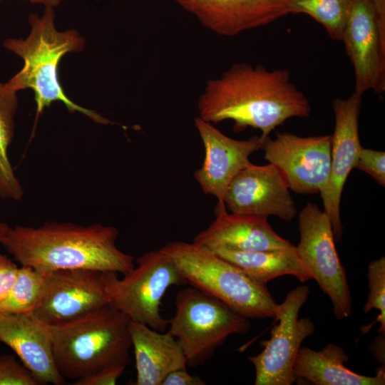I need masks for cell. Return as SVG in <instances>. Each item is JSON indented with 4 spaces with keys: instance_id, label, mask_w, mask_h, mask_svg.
Here are the masks:
<instances>
[{
    "instance_id": "1",
    "label": "cell",
    "mask_w": 385,
    "mask_h": 385,
    "mask_svg": "<svg viewBox=\"0 0 385 385\" xmlns=\"http://www.w3.org/2000/svg\"><path fill=\"white\" fill-rule=\"evenodd\" d=\"M197 110L210 123L232 120L236 132L258 129L263 140L288 119L309 116L311 106L288 70L237 63L207 82Z\"/></svg>"
},
{
    "instance_id": "2",
    "label": "cell",
    "mask_w": 385,
    "mask_h": 385,
    "mask_svg": "<svg viewBox=\"0 0 385 385\" xmlns=\"http://www.w3.org/2000/svg\"><path fill=\"white\" fill-rule=\"evenodd\" d=\"M118 235L112 226L51 222L10 227L1 245L21 266L43 273L86 269L124 274L134 267V257L117 247Z\"/></svg>"
},
{
    "instance_id": "3",
    "label": "cell",
    "mask_w": 385,
    "mask_h": 385,
    "mask_svg": "<svg viewBox=\"0 0 385 385\" xmlns=\"http://www.w3.org/2000/svg\"><path fill=\"white\" fill-rule=\"evenodd\" d=\"M130 319L110 304L75 320L46 325L56 368L74 381L114 366H127Z\"/></svg>"
},
{
    "instance_id": "4",
    "label": "cell",
    "mask_w": 385,
    "mask_h": 385,
    "mask_svg": "<svg viewBox=\"0 0 385 385\" xmlns=\"http://www.w3.org/2000/svg\"><path fill=\"white\" fill-rule=\"evenodd\" d=\"M52 8L46 6L41 17L36 14L29 16L31 30L25 40L8 38L4 41V47L24 61L23 68L5 85L16 92L27 88L34 91L36 120L53 102L61 101L70 112H79L98 123H111L95 111L76 104L63 92L58 79V63L67 53L81 51L84 41L76 31L61 32L56 30Z\"/></svg>"
},
{
    "instance_id": "5",
    "label": "cell",
    "mask_w": 385,
    "mask_h": 385,
    "mask_svg": "<svg viewBox=\"0 0 385 385\" xmlns=\"http://www.w3.org/2000/svg\"><path fill=\"white\" fill-rule=\"evenodd\" d=\"M177 267L186 282L219 299L250 319H276L279 311L266 284L250 277L212 250L173 241L159 250Z\"/></svg>"
},
{
    "instance_id": "6",
    "label": "cell",
    "mask_w": 385,
    "mask_h": 385,
    "mask_svg": "<svg viewBox=\"0 0 385 385\" xmlns=\"http://www.w3.org/2000/svg\"><path fill=\"white\" fill-rule=\"evenodd\" d=\"M174 304L167 332L179 342L189 367L204 364L230 335L250 328L247 318L192 286L180 290Z\"/></svg>"
},
{
    "instance_id": "7",
    "label": "cell",
    "mask_w": 385,
    "mask_h": 385,
    "mask_svg": "<svg viewBox=\"0 0 385 385\" xmlns=\"http://www.w3.org/2000/svg\"><path fill=\"white\" fill-rule=\"evenodd\" d=\"M137 267L124 274L108 272L106 290L109 304L130 320L163 332L168 319L161 315L162 298L174 285L187 283L174 264L159 250L148 252L137 259Z\"/></svg>"
},
{
    "instance_id": "8",
    "label": "cell",
    "mask_w": 385,
    "mask_h": 385,
    "mask_svg": "<svg viewBox=\"0 0 385 385\" xmlns=\"http://www.w3.org/2000/svg\"><path fill=\"white\" fill-rule=\"evenodd\" d=\"M299 230L300 240L295 247L300 260L330 299L337 319L348 317L351 312L350 289L328 215L316 204L307 203L299 215Z\"/></svg>"
},
{
    "instance_id": "9",
    "label": "cell",
    "mask_w": 385,
    "mask_h": 385,
    "mask_svg": "<svg viewBox=\"0 0 385 385\" xmlns=\"http://www.w3.org/2000/svg\"><path fill=\"white\" fill-rule=\"evenodd\" d=\"M309 288L300 285L291 290L282 304L269 339L260 342L264 348L248 357L255 369V385H291L296 381L294 361L303 341L312 335L315 325L309 317L299 318L307 301Z\"/></svg>"
},
{
    "instance_id": "10",
    "label": "cell",
    "mask_w": 385,
    "mask_h": 385,
    "mask_svg": "<svg viewBox=\"0 0 385 385\" xmlns=\"http://www.w3.org/2000/svg\"><path fill=\"white\" fill-rule=\"evenodd\" d=\"M331 146L332 135L301 137L285 132L265 138L260 149L293 192L322 195L329 179Z\"/></svg>"
},
{
    "instance_id": "11",
    "label": "cell",
    "mask_w": 385,
    "mask_h": 385,
    "mask_svg": "<svg viewBox=\"0 0 385 385\" xmlns=\"http://www.w3.org/2000/svg\"><path fill=\"white\" fill-rule=\"evenodd\" d=\"M107 274L86 269L46 273L42 297L32 314L44 324L56 325L108 305Z\"/></svg>"
},
{
    "instance_id": "12",
    "label": "cell",
    "mask_w": 385,
    "mask_h": 385,
    "mask_svg": "<svg viewBox=\"0 0 385 385\" xmlns=\"http://www.w3.org/2000/svg\"><path fill=\"white\" fill-rule=\"evenodd\" d=\"M354 72L355 91H385V29L372 0H351L342 40Z\"/></svg>"
},
{
    "instance_id": "13",
    "label": "cell",
    "mask_w": 385,
    "mask_h": 385,
    "mask_svg": "<svg viewBox=\"0 0 385 385\" xmlns=\"http://www.w3.org/2000/svg\"><path fill=\"white\" fill-rule=\"evenodd\" d=\"M332 105L335 125L332 135L330 174L327 188L320 195L324 211L330 219L334 238L340 240L342 194L362 147L359 135L361 96L354 92L346 98H335Z\"/></svg>"
},
{
    "instance_id": "14",
    "label": "cell",
    "mask_w": 385,
    "mask_h": 385,
    "mask_svg": "<svg viewBox=\"0 0 385 385\" xmlns=\"http://www.w3.org/2000/svg\"><path fill=\"white\" fill-rule=\"evenodd\" d=\"M223 202L231 212L238 214L277 216L286 222L297 214L285 179L270 163H252L241 170L229 184Z\"/></svg>"
},
{
    "instance_id": "15",
    "label": "cell",
    "mask_w": 385,
    "mask_h": 385,
    "mask_svg": "<svg viewBox=\"0 0 385 385\" xmlns=\"http://www.w3.org/2000/svg\"><path fill=\"white\" fill-rule=\"evenodd\" d=\"M195 126L205 149L202 165L195 172V178L205 194L223 201L231 180L252 164L250 156L260 149L262 139L256 135L247 140L230 138L200 117L195 118Z\"/></svg>"
},
{
    "instance_id": "16",
    "label": "cell",
    "mask_w": 385,
    "mask_h": 385,
    "mask_svg": "<svg viewBox=\"0 0 385 385\" xmlns=\"http://www.w3.org/2000/svg\"><path fill=\"white\" fill-rule=\"evenodd\" d=\"M288 0H175L207 29L225 36L270 24L289 14Z\"/></svg>"
},
{
    "instance_id": "17",
    "label": "cell",
    "mask_w": 385,
    "mask_h": 385,
    "mask_svg": "<svg viewBox=\"0 0 385 385\" xmlns=\"http://www.w3.org/2000/svg\"><path fill=\"white\" fill-rule=\"evenodd\" d=\"M193 242L211 250L225 248L255 252L287 248L293 245L277 234L267 217L227 211L223 201L215 208V219Z\"/></svg>"
},
{
    "instance_id": "18",
    "label": "cell",
    "mask_w": 385,
    "mask_h": 385,
    "mask_svg": "<svg viewBox=\"0 0 385 385\" xmlns=\"http://www.w3.org/2000/svg\"><path fill=\"white\" fill-rule=\"evenodd\" d=\"M0 342L10 347L41 384L62 385L44 324L33 314H0Z\"/></svg>"
},
{
    "instance_id": "19",
    "label": "cell",
    "mask_w": 385,
    "mask_h": 385,
    "mask_svg": "<svg viewBox=\"0 0 385 385\" xmlns=\"http://www.w3.org/2000/svg\"><path fill=\"white\" fill-rule=\"evenodd\" d=\"M128 327L135 360L134 384L161 385L168 374L187 368L183 348L174 337L132 320Z\"/></svg>"
},
{
    "instance_id": "20",
    "label": "cell",
    "mask_w": 385,
    "mask_h": 385,
    "mask_svg": "<svg viewBox=\"0 0 385 385\" xmlns=\"http://www.w3.org/2000/svg\"><path fill=\"white\" fill-rule=\"evenodd\" d=\"M349 360L344 348L328 344L322 350L315 351L301 346L297 355L293 372L316 385H384V365L377 369L374 376H364L346 368Z\"/></svg>"
},
{
    "instance_id": "21",
    "label": "cell",
    "mask_w": 385,
    "mask_h": 385,
    "mask_svg": "<svg viewBox=\"0 0 385 385\" xmlns=\"http://www.w3.org/2000/svg\"><path fill=\"white\" fill-rule=\"evenodd\" d=\"M217 255L240 268L259 282L284 275H292L305 282L312 277L300 260L294 245L287 248L245 252L225 248L213 249Z\"/></svg>"
},
{
    "instance_id": "22",
    "label": "cell",
    "mask_w": 385,
    "mask_h": 385,
    "mask_svg": "<svg viewBox=\"0 0 385 385\" xmlns=\"http://www.w3.org/2000/svg\"><path fill=\"white\" fill-rule=\"evenodd\" d=\"M18 107L16 92L0 82V198L19 201L24 191L8 155L14 135V116Z\"/></svg>"
},
{
    "instance_id": "23",
    "label": "cell",
    "mask_w": 385,
    "mask_h": 385,
    "mask_svg": "<svg viewBox=\"0 0 385 385\" xmlns=\"http://www.w3.org/2000/svg\"><path fill=\"white\" fill-rule=\"evenodd\" d=\"M46 273L32 267H19L16 278L8 295L0 302V314H32L43 292Z\"/></svg>"
},
{
    "instance_id": "24",
    "label": "cell",
    "mask_w": 385,
    "mask_h": 385,
    "mask_svg": "<svg viewBox=\"0 0 385 385\" xmlns=\"http://www.w3.org/2000/svg\"><path fill=\"white\" fill-rule=\"evenodd\" d=\"M351 0H288V14L310 16L325 29L329 36L341 41Z\"/></svg>"
},
{
    "instance_id": "25",
    "label": "cell",
    "mask_w": 385,
    "mask_h": 385,
    "mask_svg": "<svg viewBox=\"0 0 385 385\" xmlns=\"http://www.w3.org/2000/svg\"><path fill=\"white\" fill-rule=\"evenodd\" d=\"M367 277L369 293L364 307V312L368 314L372 309H378L380 314L374 322H379L378 332L385 334V257L370 262L368 267Z\"/></svg>"
},
{
    "instance_id": "26",
    "label": "cell",
    "mask_w": 385,
    "mask_h": 385,
    "mask_svg": "<svg viewBox=\"0 0 385 385\" xmlns=\"http://www.w3.org/2000/svg\"><path fill=\"white\" fill-rule=\"evenodd\" d=\"M40 381L16 357L0 354V385H41Z\"/></svg>"
},
{
    "instance_id": "27",
    "label": "cell",
    "mask_w": 385,
    "mask_h": 385,
    "mask_svg": "<svg viewBox=\"0 0 385 385\" xmlns=\"http://www.w3.org/2000/svg\"><path fill=\"white\" fill-rule=\"evenodd\" d=\"M385 186V153L361 147L354 166Z\"/></svg>"
},
{
    "instance_id": "28",
    "label": "cell",
    "mask_w": 385,
    "mask_h": 385,
    "mask_svg": "<svg viewBox=\"0 0 385 385\" xmlns=\"http://www.w3.org/2000/svg\"><path fill=\"white\" fill-rule=\"evenodd\" d=\"M124 366L106 368L94 374L81 378L73 383L74 385H114L125 369Z\"/></svg>"
},
{
    "instance_id": "29",
    "label": "cell",
    "mask_w": 385,
    "mask_h": 385,
    "mask_svg": "<svg viewBox=\"0 0 385 385\" xmlns=\"http://www.w3.org/2000/svg\"><path fill=\"white\" fill-rule=\"evenodd\" d=\"M19 267L8 257L0 254V302L8 295L14 285Z\"/></svg>"
},
{
    "instance_id": "30",
    "label": "cell",
    "mask_w": 385,
    "mask_h": 385,
    "mask_svg": "<svg viewBox=\"0 0 385 385\" xmlns=\"http://www.w3.org/2000/svg\"><path fill=\"white\" fill-rule=\"evenodd\" d=\"M179 369L168 374L161 385H205L206 383L199 376L191 375L186 369Z\"/></svg>"
},
{
    "instance_id": "31",
    "label": "cell",
    "mask_w": 385,
    "mask_h": 385,
    "mask_svg": "<svg viewBox=\"0 0 385 385\" xmlns=\"http://www.w3.org/2000/svg\"><path fill=\"white\" fill-rule=\"evenodd\" d=\"M384 334H380V336L376 337L374 341L370 344V352L374 356L376 360L380 364L384 365Z\"/></svg>"
},
{
    "instance_id": "32",
    "label": "cell",
    "mask_w": 385,
    "mask_h": 385,
    "mask_svg": "<svg viewBox=\"0 0 385 385\" xmlns=\"http://www.w3.org/2000/svg\"><path fill=\"white\" fill-rule=\"evenodd\" d=\"M381 26L385 29V0H372Z\"/></svg>"
},
{
    "instance_id": "33",
    "label": "cell",
    "mask_w": 385,
    "mask_h": 385,
    "mask_svg": "<svg viewBox=\"0 0 385 385\" xmlns=\"http://www.w3.org/2000/svg\"><path fill=\"white\" fill-rule=\"evenodd\" d=\"M1 0H0L1 1ZM32 3H39L46 6L53 7L57 6L61 0H29Z\"/></svg>"
},
{
    "instance_id": "34",
    "label": "cell",
    "mask_w": 385,
    "mask_h": 385,
    "mask_svg": "<svg viewBox=\"0 0 385 385\" xmlns=\"http://www.w3.org/2000/svg\"><path fill=\"white\" fill-rule=\"evenodd\" d=\"M9 228L10 227L6 223L0 222V244Z\"/></svg>"
}]
</instances>
